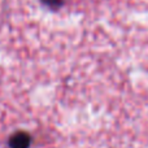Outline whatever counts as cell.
Segmentation results:
<instances>
[{
	"label": "cell",
	"instance_id": "obj_1",
	"mask_svg": "<svg viewBox=\"0 0 148 148\" xmlns=\"http://www.w3.org/2000/svg\"><path fill=\"white\" fill-rule=\"evenodd\" d=\"M31 144V136L25 131H17L8 140L9 148H29Z\"/></svg>",
	"mask_w": 148,
	"mask_h": 148
},
{
	"label": "cell",
	"instance_id": "obj_2",
	"mask_svg": "<svg viewBox=\"0 0 148 148\" xmlns=\"http://www.w3.org/2000/svg\"><path fill=\"white\" fill-rule=\"evenodd\" d=\"M40 1L43 3L47 8H49V9H52V10H57L59 8L62 7V4H64L62 0H40Z\"/></svg>",
	"mask_w": 148,
	"mask_h": 148
}]
</instances>
